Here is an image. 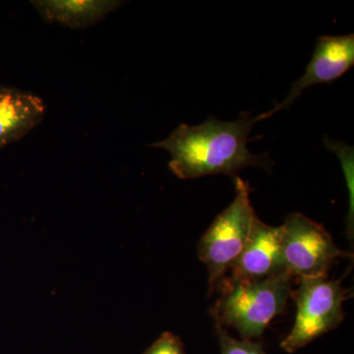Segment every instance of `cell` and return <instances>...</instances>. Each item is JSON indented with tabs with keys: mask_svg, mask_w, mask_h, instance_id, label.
Segmentation results:
<instances>
[{
	"mask_svg": "<svg viewBox=\"0 0 354 354\" xmlns=\"http://www.w3.org/2000/svg\"><path fill=\"white\" fill-rule=\"evenodd\" d=\"M257 118L243 114L234 121L209 118L196 127L181 124L164 141L153 144L171 155L169 167L180 179L227 174L236 178L248 167L270 171L272 160L267 153L248 150L249 134Z\"/></svg>",
	"mask_w": 354,
	"mask_h": 354,
	"instance_id": "1",
	"label": "cell"
},
{
	"mask_svg": "<svg viewBox=\"0 0 354 354\" xmlns=\"http://www.w3.org/2000/svg\"><path fill=\"white\" fill-rule=\"evenodd\" d=\"M290 274L252 281L223 279L221 295L212 315L221 327L234 328L243 339L264 334L272 321L283 313L291 293Z\"/></svg>",
	"mask_w": 354,
	"mask_h": 354,
	"instance_id": "2",
	"label": "cell"
},
{
	"mask_svg": "<svg viewBox=\"0 0 354 354\" xmlns=\"http://www.w3.org/2000/svg\"><path fill=\"white\" fill-rule=\"evenodd\" d=\"M255 216L250 188L241 177H236L234 201L216 216L198 246L200 260L208 269L209 293L218 290L241 255Z\"/></svg>",
	"mask_w": 354,
	"mask_h": 354,
	"instance_id": "3",
	"label": "cell"
},
{
	"mask_svg": "<svg viewBox=\"0 0 354 354\" xmlns=\"http://www.w3.org/2000/svg\"><path fill=\"white\" fill-rule=\"evenodd\" d=\"M348 291L341 281L327 277L300 279L295 292L297 314L290 334L281 342V348L293 353L317 337L334 330L344 319L342 304Z\"/></svg>",
	"mask_w": 354,
	"mask_h": 354,
	"instance_id": "4",
	"label": "cell"
},
{
	"mask_svg": "<svg viewBox=\"0 0 354 354\" xmlns=\"http://www.w3.org/2000/svg\"><path fill=\"white\" fill-rule=\"evenodd\" d=\"M281 236L286 270L299 279L327 277L335 261L344 255L322 225L302 214L286 216Z\"/></svg>",
	"mask_w": 354,
	"mask_h": 354,
	"instance_id": "5",
	"label": "cell"
},
{
	"mask_svg": "<svg viewBox=\"0 0 354 354\" xmlns=\"http://www.w3.org/2000/svg\"><path fill=\"white\" fill-rule=\"evenodd\" d=\"M354 65V35L323 36L318 38L313 55L304 75L291 85L286 99L268 113L257 116L258 122L290 108L304 91L318 84L334 82Z\"/></svg>",
	"mask_w": 354,
	"mask_h": 354,
	"instance_id": "6",
	"label": "cell"
},
{
	"mask_svg": "<svg viewBox=\"0 0 354 354\" xmlns=\"http://www.w3.org/2000/svg\"><path fill=\"white\" fill-rule=\"evenodd\" d=\"M230 281H252L288 274L281 249V227L254 218L245 246L232 265Z\"/></svg>",
	"mask_w": 354,
	"mask_h": 354,
	"instance_id": "7",
	"label": "cell"
},
{
	"mask_svg": "<svg viewBox=\"0 0 354 354\" xmlns=\"http://www.w3.org/2000/svg\"><path fill=\"white\" fill-rule=\"evenodd\" d=\"M44 113L41 97L0 85V148L19 141L41 124Z\"/></svg>",
	"mask_w": 354,
	"mask_h": 354,
	"instance_id": "8",
	"label": "cell"
},
{
	"mask_svg": "<svg viewBox=\"0 0 354 354\" xmlns=\"http://www.w3.org/2000/svg\"><path fill=\"white\" fill-rule=\"evenodd\" d=\"M121 1L97 0H39L32 1L48 24H60L71 29H85L106 18L122 4Z\"/></svg>",
	"mask_w": 354,
	"mask_h": 354,
	"instance_id": "9",
	"label": "cell"
},
{
	"mask_svg": "<svg viewBox=\"0 0 354 354\" xmlns=\"http://www.w3.org/2000/svg\"><path fill=\"white\" fill-rule=\"evenodd\" d=\"M325 145L330 151L334 152L341 160L342 171L346 176V185H348L349 195V209L348 215V234L353 235V147L342 142L334 141L330 138H325Z\"/></svg>",
	"mask_w": 354,
	"mask_h": 354,
	"instance_id": "10",
	"label": "cell"
},
{
	"mask_svg": "<svg viewBox=\"0 0 354 354\" xmlns=\"http://www.w3.org/2000/svg\"><path fill=\"white\" fill-rule=\"evenodd\" d=\"M216 333L220 342L221 354H267L260 342L234 339L220 324L216 323Z\"/></svg>",
	"mask_w": 354,
	"mask_h": 354,
	"instance_id": "11",
	"label": "cell"
},
{
	"mask_svg": "<svg viewBox=\"0 0 354 354\" xmlns=\"http://www.w3.org/2000/svg\"><path fill=\"white\" fill-rule=\"evenodd\" d=\"M144 354H186L181 339L171 332H165L153 342Z\"/></svg>",
	"mask_w": 354,
	"mask_h": 354,
	"instance_id": "12",
	"label": "cell"
}]
</instances>
